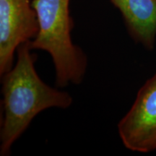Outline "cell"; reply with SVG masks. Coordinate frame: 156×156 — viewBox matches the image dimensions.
<instances>
[{
  "label": "cell",
  "instance_id": "5b68a950",
  "mask_svg": "<svg viewBox=\"0 0 156 156\" xmlns=\"http://www.w3.org/2000/svg\"><path fill=\"white\" fill-rule=\"evenodd\" d=\"M122 13L132 36L152 49L156 36V0H110Z\"/></svg>",
  "mask_w": 156,
  "mask_h": 156
},
{
  "label": "cell",
  "instance_id": "7a4b0ae2",
  "mask_svg": "<svg viewBox=\"0 0 156 156\" xmlns=\"http://www.w3.org/2000/svg\"><path fill=\"white\" fill-rule=\"evenodd\" d=\"M70 0H33L38 22V32L30 41L31 49L46 51L53 58L58 87L79 84L87 67L80 48L73 44V20L69 14Z\"/></svg>",
  "mask_w": 156,
  "mask_h": 156
},
{
  "label": "cell",
  "instance_id": "3957f363",
  "mask_svg": "<svg viewBox=\"0 0 156 156\" xmlns=\"http://www.w3.org/2000/svg\"><path fill=\"white\" fill-rule=\"evenodd\" d=\"M124 145L132 151L156 149V73L140 89L131 108L118 124Z\"/></svg>",
  "mask_w": 156,
  "mask_h": 156
},
{
  "label": "cell",
  "instance_id": "6da1fadb",
  "mask_svg": "<svg viewBox=\"0 0 156 156\" xmlns=\"http://www.w3.org/2000/svg\"><path fill=\"white\" fill-rule=\"evenodd\" d=\"M30 41L17 48L14 67L2 76L4 119L0 134V155H8L12 145L34 118L49 108H67L73 103L69 93L48 86L35 69L36 58Z\"/></svg>",
  "mask_w": 156,
  "mask_h": 156
},
{
  "label": "cell",
  "instance_id": "277c9868",
  "mask_svg": "<svg viewBox=\"0 0 156 156\" xmlns=\"http://www.w3.org/2000/svg\"><path fill=\"white\" fill-rule=\"evenodd\" d=\"M38 32V22L30 0H0V75L12 67L15 50Z\"/></svg>",
  "mask_w": 156,
  "mask_h": 156
}]
</instances>
